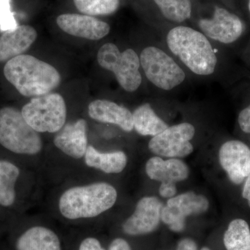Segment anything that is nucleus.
Segmentation results:
<instances>
[{
    "mask_svg": "<svg viewBox=\"0 0 250 250\" xmlns=\"http://www.w3.org/2000/svg\"><path fill=\"white\" fill-rule=\"evenodd\" d=\"M4 75L19 93L27 98L52 93L62 80L55 67L28 54L8 61L4 67Z\"/></svg>",
    "mask_w": 250,
    "mask_h": 250,
    "instance_id": "f257e3e1",
    "label": "nucleus"
},
{
    "mask_svg": "<svg viewBox=\"0 0 250 250\" xmlns=\"http://www.w3.org/2000/svg\"><path fill=\"white\" fill-rule=\"evenodd\" d=\"M170 52L199 76L214 73L218 59L208 38L201 31L185 26L171 29L166 37Z\"/></svg>",
    "mask_w": 250,
    "mask_h": 250,
    "instance_id": "f03ea898",
    "label": "nucleus"
},
{
    "mask_svg": "<svg viewBox=\"0 0 250 250\" xmlns=\"http://www.w3.org/2000/svg\"><path fill=\"white\" fill-rule=\"evenodd\" d=\"M117 197L116 188L104 182L70 188L60 197L59 210L70 220L94 218L110 209Z\"/></svg>",
    "mask_w": 250,
    "mask_h": 250,
    "instance_id": "7ed1b4c3",
    "label": "nucleus"
},
{
    "mask_svg": "<svg viewBox=\"0 0 250 250\" xmlns=\"http://www.w3.org/2000/svg\"><path fill=\"white\" fill-rule=\"evenodd\" d=\"M0 144L16 154L29 155L42 148L39 133L28 124L22 112L10 106L0 109Z\"/></svg>",
    "mask_w": 250,
    "mask_h": 250,
    "instance_id": "20e7f679",
    "label": "nucleus"
},
{
    "mask_svg": "<svg viewBox=\"0 0 250 250\" xmlns=\"http://www.w3.org/2000/svg\"><path fill=\"white\" fill-rule=\"evenodd\" d=\"M21 112L28 124L39 133L58 132L66 122V104L57 93L33 98Z\"/></svg>",
    "mask_w": 250,
    "mask_h": 250,
    "instance_id": "39448f33",
    "label": "nucleus"
},
{
    "mask_svg": "<svg viewBox=\"0 0 250 250\" xmlns=\"http://www.w3.org/2000/svg\"><path fill=\"white\" fill-rule=\"evenodd\" d=\"M98 62L103 68L114 74L125 91L134 93L141 86V62L134 49H126L121 52L115 44H104L99 49Z\"/></svg>",
    "mask_w": 250,
    "mask_h": 250,
    "instance_id": "423d86ee",
    "label": "nucleus"
},
{
    "mask_svg": "<svg viewBox=\"0 0 250 250\" xmlns=\"http://www.w3.org/2000/svg\"><path fill=\"white\" fill-rule=\"evenodd\" d=\"M139 58L147 80L159 89H174L185 80L183 69L162 49L148 46L143 49Z\"/></svg>",
    "mask_w": 250,
    "mask_h": 250,
    "instance_id": "0eeeda50",
    "label": "nucleus"
},
{
    "mask_svg": "<svg viewBox=\"0 0 250 250\" xmlns=\"http://www.w3.org/2000/svg\"><path fill=\"white\" fill-rule=\"evenodd\" d=\"M195 134V128L188 123L168 126L154 136L149 142V150L156 155L165 157H185L193 152L190 141Z\"/></svg>",
    "mask_w": 250,
    "mask_h": 250,
    "instance_id": "6e6552de",
    "label": "nucleus"
},
{
    "mask_svg": "<svg viewBox=\"0 0 250 250\" xmlns=\"http://www.w3.org/2000/svg\"><path fill=\"white\" fill-rule=\"evenodd\" d=\"M198 26L208 39L223 45L236 43L246 31L241 18L220 6H215L212 18L200 20Z\"/></svg>",
    "mask_w": 250,
    "mask_h": 250,
    "instance_id": "1a4fd4ad",
    "label": "nucleus"
},
{
    "mask_svg": "<svg viewBox=\"0 0 250 250\" xmlns=\"http://www.w3.org/2000/svg\"><path fill=\"white\" fill-rule=\"evenodd\" d=\"M208 207L207 197L194 192H185L169 199L161 210V220L172 231L181 232L185 228L187 217L205 213Z\"/></svg>",
    "mask_w": 250,
    "mask_h": 250,
    "instance_id": "9d476101",
    "label": "nucleus"
},
{
    "mask_svg": "<svg viewBox=\"0 0 250 250\" xmlns=\"http://www.w3.org/2000/svg\"><path fill=\"white\" fill-rule=\"evenodd\" d=\"M219 160L229 178L241 184L250 174V148L241 141L231 140L222 145Z\"/></svg>",
    "mask_w": 250,
    "mask_h": 250,
    "instance_id": "9b49d317",
    "label": "nucleus"
},
{
    "mask_svg": "<svg viewBox=\"0 0 250 250\" xmlns=\"http://www.w3.org/2000/svg\"><path fill=\"white\" fill-rule=\"evenodd\" d=\"M163 205L156 197H145L136 205L134 213L123 224V231L130 236L155 231L161 220Z\"/></svg>",
    "mask_w": 250,
    "mask_h": 250,
    "instance_id": "f8f14e48",
    "label": "nucleus"
},
{
    "mask_svg": "<svg viewBox=\"0 0 250 250\" xmlns=\"http://www.w3.org/2000/svg\"><path fill=\"white\" fill-rule=\"evenodd\" d=\"M57 23L59 28L67 34L91 41L103 39L111 30L108 23L85 14L60 15L57 18Z\"/></svg>",
    "mask_w": 250,
    "mask_h": 250,
    "instance_id": "ddd939ff",
    "label": "nucleus"
},
{
    "mask_svg": "<svg viewBox=\"0 0 250 250\" xmlns=\"http://www.w3.org/2000/svg\"><path fill=\"white\" fill-rule=\"evenodd\" d=\"M54 144L64 154L74 159L84 156L88 147L87 122L80 119L75 123L65 124L54 136Z\"/></svg>",
    "mask_w": 250,
    "mask_h": 250,
    "instance_id": "4468645a",
    "label": "nucleus"
},
{
    "mask_svg": "<svg viewBox=\"0 0 250 250\" xmlns=\"http://www.w3.org/2000/svg\"><path fill=\"white\" fill-rule=\"evenodd\" d=\"M37 31L29 25L18 26L13 30L4 31L0 36V62L22 55L37 39Z\"/></svg>",
    "mask_w": 250,
    "mask_h": 250,
    "instance_id": "2eb2a0df",
    "label": "nucleus"
},
{
    "mask_svg": "<svg viewBox=\"0 0 250 250\" xmlns=\"http://www.w3.org/2000/svg\"><path fill=\"white\" fill-rule=\"evenodd\" d=\"M88 115L92 119L116 125L125 131L134 129L133 115L128 108L106 100H97L88 105Z\"/></svg>",
    "mask_w": 250,
    "mask_h": 250,
    "instance_id": "dca6fc26",
    "label": "nucleus"
},
{
    "mask_svg": "<svg viewBox=\"0 0 250 250\" xmlns=\"http://www.w3.org/2000/svg\"><path fill=\"white\" fill-rule=\"evenodd\" d=\"M146 171L149 178L161 182H182L189 175L188 167L184 161L172 158L164 160L159 156L147 161Z\"/></svg>",
    "mask_w": 250,
    "mask_h": 250,
    "instance_id": "f3484780",
    "label": "nucleus"
},
{
    "mask_svg": "<svg viewBox=\"0 0 250 250\" xmlns=\"http://www.w3.org/2000/svg\"><path fill=\"white\" fill-rule=\"evenodd\" d=\"M18 250H62L58 236L43 227L31 228L18 240Z\"/></svg>",
    "mask_w": 250,
    "mask_h": 250,
    "instance_id": "a211bd4d",
    "label": "nucleus"
},
{
    "mask_svg": "<svg viewBox=\"0 0 250 250\" xmlns=\"http://www.w3.org/2000/svg\"><path fill=\"white\" fill-rule=\"evenodd\" d=\"M85 164L88 167L98 169L105 173H120L127 164V157L122 151L102 153L88 146L84 156Z\"/></svg>",
    "mask_w": 250,
    "mask_h": 250,
    "instance_id": "6ab92c4d",
    "label": "nucleus"
},
{
    "mask_svg": "<svg viewBox=\"0 0 250 250\" xmlns=\"http://www.w3.org/2000/svg\"><path fill=\"white\" fill-rule=\"evenodd\" d=\"M132 115L134 129L142 136L154 137L168 127V125L156 115L149 104L141 105Z\"/></svg>",
    "mask_w": 250,
    "mask_h": 250,
    "instance_id": "aec40b11",
    "label": "nucleus"
},
{
    "mask_svg": "<svg viewBox=\"0 0 250 250\" xmlns=\"http://www.w3.org/2000/svg\"><path fill=\"white\" fill-rule=\"evenodd\" d=\"M20 176L17 166L7 161H0V205L10 207L16 200L15 186Z\"/></svg>",
    "mask_w": 250,
    "mask_h": 250,
    "instance_id": "412c9836",
    "label": "nucleus"
},
{
    "mask_svg": "<svg viewBox=\"0 0 250 250\" xmlns=\"http://www.w3.org/2000/svg\"><path fill=\"white\" fill-rule=\"evenodd\" d=\"M224 244L228 250H250V229L246 220L236 219L229 223Z\"/></svg>",
    "mask_w": 250,
    "mask_h": 250,
    "instance_id": "4be33fe9",
    "label": "nucleus"
},
{
    "mask_svg": "<svg viewBox=\"0 0 250 250\" xmlns=\"http://www.w3.org/2000/svg\"><path fill=\"white\" fill-rule=\"evenodd\" d=\"M163 16L171 22L182 23L190 18L192 4L190 0H153Z\"/></svg>",
    "mask_w": 250,
    "mask_h": 250,
    "instance_id": "5701e85b",
    "label": "nucleus"
},
{
    "mask_svg": "<svg viewBox=\"0 0 250 250\" xmlns=\"http://www.w3.org/2000/svg\"><path fill=\"white\" fill-rule=\"evenodd\" d=\"M81 13L88 16H108L116 13L120 0H73Z\"/></svg>",
    "mask_w": 250,
    "mask_h": 250,
    "instance_id": "b1692460",
    "label": "nucleus"
},
{
    "mask_svg": "<svg viewBox=\"0 0 250 250\" xmlns=\"http://www.w3.org/2000/svg\"><path fill=\"white\" fill-rule=\"evenodd\" d=\"M11 3V0H0V30L3 32L18 27Z\"/></svg>",
    "mask_w": 250,
    "mask_h": 250,
    "instance_id": "393cba45",
    "label": "nucleus"
},
{
    "mask_svg": "<svg viewBox=\"0 0 250 250\" xmlns=\"http://www.w3.org/2000/svg\"><path fill=\"white\" fill-rule=\"evenodd\" d=\"M238 123L240 129L243 133L250 134V103L240 111Z\"/></svg>",
    "mask_w": 250,
    "mask_h": 250,
    "instance_id": "a878e982",
    "label": "nucleus"
},
{
    "mask_svg": "<svg viewBox=\"0 0 250 250\" xmlns=\"http://www.w3.org/2000/svg\"><path fill=\"white\" fill-rule=\"evenodd\" d=\"M159 194L164 198H172L177 193L175 183L172 182H161L159 190Z\"/></svg>",
    "mask_w": 250,
    "mask_h": 250,
    "instance_id": "bb28decb",
    "label": "nucleus"
},
{
    "mask_svg": "<svg viewBox=\"0 0 250 250\" xmlns=\"http://www.w3.org/2000/svg\"><path fill=\"white\" fill-rule=\"evenodd\" d=\"M79 250H105L100 242L94 238H87L81 243Z\"/></svg>",
    "mask_w": 250,
    "mask_h": 250,
    "instance_id": "cd10ccee",
    "label": "nucleus"
},
{
    "mask_svg": "<svg viewBox=\"0 0 250 250\" xmlns=\"http://www.w3.org/2000/svg\"><path fill=\"white\" fill-rule=\"evenodd\" d=\"M109 250H131L129 243L123 238H116L112 242Z\"/></svg>",
    "mask_w": 250,
    "mask_h": 250,
    "instance_id": "c85d7f7f",
    "label": "nucleus"
},
{
    "mask_svg": "<svg viewBox=\"0 0 250 250\" xmlns=\"http://www.w3.org/2000/svg\"><path fill=\"white\" fill-rule=\"evenodd\" d=\"M177 250H197L196 243L190 238H184L179 241Z\"/></svg>",
    "mask_w": 250,
    "mask_h": 250,
    "instance_id": "c756f323",
    "label": "nucleus"
},
{
    "mask_svg": "<svg viewBox=\"0 0 250 250\" xmlns=\"http://www.w3.org/2000/svg\"><path fill=\"white\" fill-rule=\"evenodd\" d=\"M242 196L248 200V205L250 207V174L246 178V183H245L243 192H242Z\"/></svg>",
    "mask_w": 250,
    "mask_h": 250,
    "instance_id": "7c9ffc66",
    "label": "nucleus"
},
{
    "mask_svg": "<svg viewBox=\"0 0 250 250\" xmlns=\"http://www.w3.org/2000/svg\"><path fill=\"white\" fill-rule=\"evenodd\" d=\"M201 250H210L209 248H207V247H205V248H202Z\"/></svg>",
    "mask_w": 250,
    "mask_h": 250,
    "instance_id": "2f4dec72",
    "label": "nucleus"
},
{
    "mask_svg": "<svg viewBox=\"0 0 250 250\" xmlns=\"http://www.w3.org/2000/svg\"><path fill=\"white\" fill-rule=\"evenodd\" d=\"M248 8H249V11L250 13V0H249V3H248Z\"/></svg>",
    "mask_w": 250,
    "mask_h": 250,
    "instance_id": "473e14b6",
    "label": "nucleus"
}]
</instances>
